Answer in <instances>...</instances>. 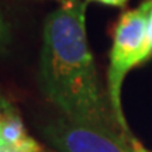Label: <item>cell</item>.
I'll use <instances>...</instances> for the list:
<instances>
[{"label": "cell", "mask_w": 152, "mask_h": 152, "mask_svg": "<svg viewBox=\"0 0 152 152\" xmlns=\"http://www.w3.org/2000/svg\"><path fill=\"white\" fill-rule=\"evenodd\" d=\"M44 132L62 152H128L117 135L69 118L55 121Z\"/></svg>", "instance_id": "3"}, {"label": "cell", "mask_w": 152, "mask_h": 152, "mask_svg": "<svg viewBox=\"0 0 152 152\" xmlns=\"http://www.w3.org/2000/svg\"><path fill=\"white\" fill-rule=\"evenodd\" d=\"M130 144H131V152H148L147 149L142 147L138 141H135L134 138H131L130 140Z\"/></svg>", "instance_id": "8"}, {"label": "cell", "mask_w": 152, "mask_h": 152, "mask_svg": "<svg viewBox=\"0 0 152 152\" xmlns=\"http://www.w3.org/2000/svg\"><path fill=\"white\" fill-rule=\"evenodd\" d=\"M0 152H16V151H13L10 148H0Z\"/></svg>", "instance_id": "9"}, {"label": "cell", "mask_w": 152, "mask_h": 152, "mask_svg": "<svg viewBox=\"0 0 152 152\" xmlns=\"http://www.w3.org/2000/svg\"><path fill=\"white\" fill-rule=\"evenodd\" d=\"M151 7L152 0H144L138 7L125 11L118 18L113 33V47L107 72V96L120 130L127 134L128 127L121 107V89L127 73L149 59L145 45Z\"/></svg>", "instance_id": "2"}, {"label": "cell", "mask_w": 152, "mask_h": 152, "mask_svg": "<svg viewBox=\"0 0 152 152\" xmlns=\"http://www.w3.org/2000/svg\"><path fill=\"white\" fill-rule=\"evenodd\" d=\"M87 1H97V3H102V4H106V6L123 7V6L127 4V1H128V0H87Z\"/></svg>", "instance_id": "7"}, {"label": "cell", "mask_w": 152, "mask_h": 152, "mask_svg": "<svg viewBox=\"0 0 152 152\" xmlns=\"http://www.w3.org/2000/svg\"><path fill=\"white\" fill-rule=\"evenodd\" d=\"M87 1L64 3L44 24L39 86L66 118L115 135L120 128L86 35Z\"/></svg>", "instance_id": "1"}, {"label": "cell", "mask_w": 152, "mask_h": 152, "mask_svg": "<svg viewBox=\"0 0 152 152\" xmlns=\"http://www.w3.org/2000/svg\"><path fill=\"white\" fill-rule=\"evenodd\" d=\"M11 113H14L13 107H11L10 104L7 103L4 99L0 96V124H1V123H3L7 117H9Z\"/></svg>", "instance_id": "6"}, {"label": "cell", "mask_w": 152, "mask_h": 152, "mask_svg": "<svg viewBox=\"0 0 152 152\" xmlns=\"http://www.w3.org/2000/svg\"><path fill=\"white\" fill-rule=\"evenodd\" d=\"M30 137L26 132L21 118L17 113H11L7 118L0 124V148H10L13 151H18L26 144Z\"/></svg>", "instance_id": "4"}, {"label": "cell", "mask_w": 152, "mask_h": 152, "mask_svg": "<svg viewBox=\"0 0 152 152\" xmlns=\"http://www.w3.org/2000/svg\"><path fill=\"white\" fill-rule=\"evenodd\" d=\"M76 1H79V0H66L65 3H76Z\"/></svg>", "instance_id": "10"}, {"label": "cell", "mask_w": 152, "mask_h": 152, "mask_svg": "<svg viewBox=\"0 0 152 152\" xmlns=\"http://www.w3.org/2000/svg\"><path fill=\"white\" fill-rule=\"evenodd\" d=\"M11 42L10 26L6 20L3 11L0 10V54H4Z\"/></svg>", "instance_id": "5"}]
</instances>
